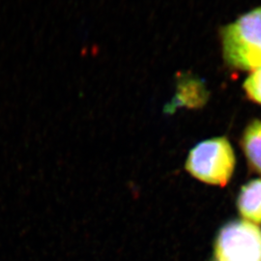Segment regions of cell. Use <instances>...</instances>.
Segmentation results:
<instances>
[{"label":"cell","instance_id":"1","mask_svg":"<svg viewBox=\"0 0 261 261\" xmlns=\"http://www.w3.org/2000/svg\"><path fill=\"white\" fill-rule=\"evenodd\" d=\"M225 62L235 69L254 71L261 67V7L243 15L222 31Z\"/></svg>","mask_w":261,"mask_h":261},{"label":"cell","instance_id":"2","mask_svg":"<svg viewBox=\"0 0 261 261\" xmlns=\"http://www.w3.org/2000/svg\"><path fill=\"white\" fill-rule=\"evenodd\" d=\"M235 166L233 148L224 137L200 141L189 152L185 162V169L191 176L212 186L227 185Z\"/></svg>","mask_w":261,"mask_h":261},{"label":"cell","instance_id":"3","mask_svg":"<svg viewBox=\"0 0 261 261\" xmlns=\"http://www.w3.org/2000/svg\"><path fill=\"white\" fill-rule=\"evenodd\" d=\"M216 261H261V228L244 220L231 221L219 230Z\"/></svg>","mask_w":261,"mask_h":261},{"label":"cell","instance_id":"4","mask_svg":"<svg viewBox=\"0 0 261 261\" xmlns=\"http://www.w3.org/2000/svg\"><path fill=\"white\" fill-rule=\"evenodd\" d=\"M207 92L202 82L190 76H181L178 80L177 91L172 103L166 107V112L175 111L179 107L190 109L199 108L205 103Z\"/></svg>","mask_w":261,"mask_h":261},{"label":"cell","instance_id":"5","mask_svg":"<svg viewBox=\"0 0 261 261\" xmlns=\"http://www.w3.org/2000/svg\"><path fill=\"white\" fill-rule=\"evenodd\" d=\"M236 203L244 221L261 225V178L253 179L241 188Z\"/></svg>","mask_w":261,"mask_h":261},{"label":"cell","instance_id":"6","mask_svg":"<svg viewBox=\"0 0 261 261\" xmlns=\"http://www.w3.org/2000/svg\"><path fill=\"white\" fill-rule=\"evenodd\" d=\"M241 147L249 167L261 175V120H253L247 126Z\"/></svg>","mask_w":261,"mask_h":261},{"label":"cell","instance_id":"7","mask_svg":"<svg viewBox=\"0 0 261 261\" xmlns=\"http://www.w3.org/2000/svg\"><path fill=\"white\" fill-rule=\"evenodd\" d=\"M244 88L252 101L261 105V67L252 71L246 80Z\"/></svg>","mask_w":261,"mask_h":261}]
</instances>
